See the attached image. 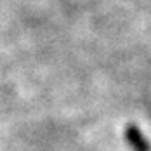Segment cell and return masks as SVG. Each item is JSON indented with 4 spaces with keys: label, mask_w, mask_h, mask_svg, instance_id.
<instances>
[{
    "label": "cell",
    "mask_w": 151,
    "mask_h": 151,
    "mask_svg": "<svg viewBox=\"0 0 151 151\" xmlns=\"http://www.w3.org/2000/svg\"><path fill=\"white\" fill-rule=\"evenodd\" d=\"M125 137L129 141V144L136 151H150V142L146 136L137 129L136 125H127L125 127Z\"/></svg>",
    "instance_id": "cell-1"
}]
</instances>
